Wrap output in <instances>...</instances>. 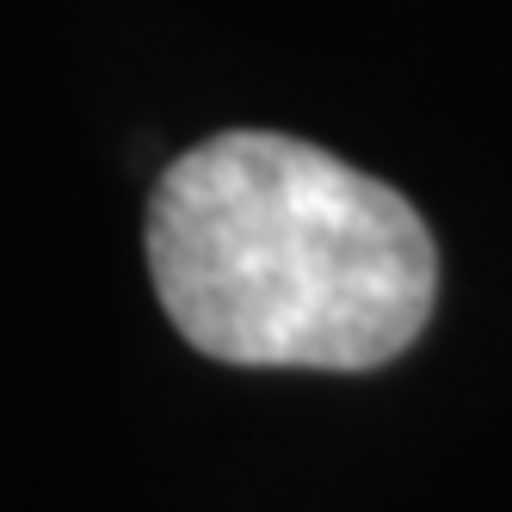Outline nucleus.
Returning <instances> with one entry per match:
<instances>
[{"mask_svg":"<svg viewBox=\"0 0 512 512\" xmlns=\"http://www.w3.org/2000/svg\"><path fill=\"white\" fill-rule=\"evenodd\" d=\"M149 272L198 352L266 371H377L438 297L420 210L278 130H223L161 173Z\"/></svg>","mask_w":512,"mask_h":512,"instance_id":"obj_1","label":"nucleus"}]
</instances>
